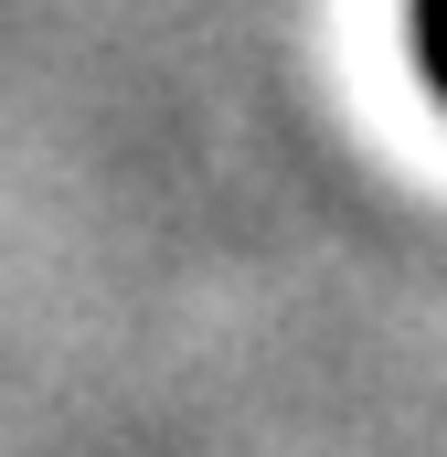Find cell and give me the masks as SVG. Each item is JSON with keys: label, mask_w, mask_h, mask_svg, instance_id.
<instances>
[{"label": "cell", "mask_w": 447, "mask_h": 457, "mask_svg": "<svg viewBox=\"0 0 447 457\" xmlns=\"http://www.w3.org/2000/svg\"><path fill=\"white\" fill-rule=\"evenodd\" d=\"M405 43H416V75L447 107V0H405Z\"/></svg>", "instance_id": "obj_1"}]
</instances>
